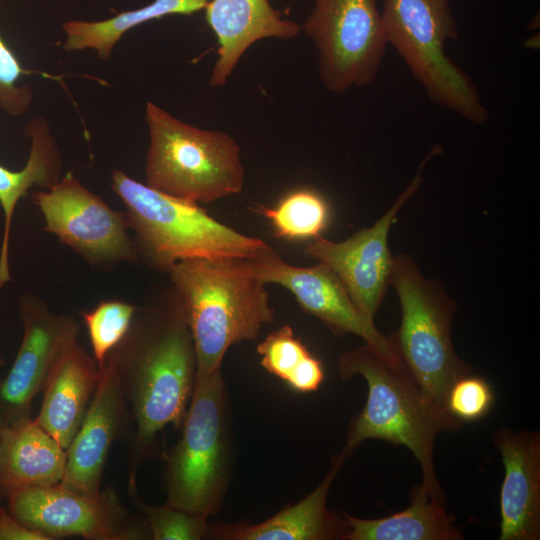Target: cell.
<instances>
[{"instance_id": "1", "label": "cell", "mask_w": 540, "mask_h": 540, "mask_svg": "<svg viewBox=\"0 0 540 540\" xmlns=\"http://www.w3.org/2000/svg\"><path fill=\"white\" fill-rule=\"evenodd\" d=\"M108 356L118 368L133 423L128 455V483H133L139 467L156 455L163 429L182 425L194 389V342L173 287L136 309L129 331Z\"/></svg>"}, {"instance_id": "2", "label": "cell", "mask_w": 540, "mask_h": 540, "mask_svg": "<svg viewBox=\"0 0 540 540\" xmlns=\"http://www.w3.org/2000/svg\"><path fill=\"white\" fill-rule=\"evenodd\" d=\"M342 379L362 376L368 386L364 408L351 419L344 459L369 439L403 445L422 469V487L433 498L445 500L434 469V445L442 432L456 431L463 423L435 404L398 358H389L370 345L342 353L338 359Z\"/></svg>"}, {"instance_id": "3", "label": "cell", "mask_w": 540, "mask_h": 540, "mask_svg": "<svg viewBox=\"0 0 540 540\" xmlns=\"http://www.w3.org/2000/svg\"><path fill=\"white\" fill-rule=\"evenodd\" d=\"M168 274L192 334L195 379L222 370L231 346L255 340L274 321L266 285L251 274L245 258L187 259Z\"/></svg>"}, {"instance_id": "4", "label": "cell", "mask_w": 540, "mask_h": 540, "mask_svg": "<svg viewBox=\"0 0 540 540\" xmlns=\"http://www.w3.org/2000/svg\"><path fill=\"white\" fill-rule=\"evenodd\" d=\"M111 187L126 207L139 257L168 273L193 258H248L268 244L211 217L198 203L149 187L122 170L111 174Z\"/></svg>"}, {"instance_id": "5", "label": "cell", "mask_w": 540, "mask_h": 540, "mask_svg": "<svg viewBox=\"0 0 540 540\" xmlns=\"http://www.w3.org/2000/svg\"><path fill=\"white\" fill-rule=\"evenodd\" d=\"M146 121L149 187L198 204L241 192L245 171L230 135L189 125L152 102L146 104Z\"/></svg>"}, {"instance_id": "6", "label": "cell", "mask_w": 540, "mask_h": 540, "mask_svg": "<svg viewBox=\"0 0 540 540\" xmlns=\"http://www.w3.org/2000/svg\"><path fill=\"white\" fill-rule=\"evenodd\" d=\"M227 390L222 370L195 379L178 442L164 456L165 504L216 515L230 476Z\"/></svg>"}, {"instance_id": "7", "label": "cell", "mask_w": 540, "mask_h": 540, "mask_svg": "<svg viewBox=\"0 0 540 540\" xmlns=\"http://www.w3.org/2000/svg\"><path fill=\"white\" fill-rule=\"evenodd\" d=\"M390 284L397 292L402 313L400 327L388 337L393 351L427 396L447 411L451 386L472 373L451 341L456 305L438 281L423 277L407 254L394 256Z\"/></svg>"}, {"instance_id": "8", "label": "cell", "mask_w": 540, "mask_h": 540, "mask_svg": "<svg viewBox=\"0 0 540 540\" xmlns=\"http://www.w3.org/2000/svg\"><path fill=\"white\" fill-rule=\"evenodd\" d=\"M387 43L404 60L429 99L474 124L489 113L469 76L446 55L447 41L458 37L449 0H382Z\"/></svg>"}, {"instance_id": "9", "label": "cell", "mask_w": 540, "mask_h": 540, "mask_svg": "<svg viewBox=\"0 0 540 540\" xmlns=\"http://www.w3.org/2000/svg\"><path fill=\"white\" fill-rule=\"evenodd\" d=\"M302 28L317 48L328 90L342 93L375 80L388 44L376 0H315Z\"/></svg>"}, {"instance_id": "10", "label": "cell", "mask_w": 540, "mask_h": 540, "mask_svg": "<svg viewBox=\"0 0 540 540\" xmlns=\"http://www.w3.org/2000/svg\"><path fill=\"white\" fill-rule=\"evenodd\" d=\"M7 498L8 511L16 520L52 540L65 536L87 540L151 539L145 519H136L112 487L87 494L59 482L26 487Z\"/></svg>"}, {"instance_id": "11", "label": "cell", "mask_w": 540, "mask_h": 540, "mask_svg": "<svg viewBox=\"0 0 540 540\" xmlns=\"http://www.w3.org/2000/svg\"><path fill=\"white\" fill-rule=\"evenodd\" d=\"M33 200L45 219V230L88 263L99 266L139 259L125 213L113 210L71 173L37 192Z\"/></svg>"}, {"instance_id": "12", "label": "cell", "mask_w": 540, "mask_h": 540, "mask_svg": "<svg viewBox=\"0 0 540 540\" xmlns=\"http://www.w3.org/2000/svg\"><path fill=\"white\" fill-rule=\"evenodd\" d=\"M441 150L434 147L420 163L417 174L389 210L371 227L362 229L341 242L321 236L304 249L306 255L329 266L345 286L360 313L374 323L375 314L390 285L394 256L388 247L390 227L397 213L418 190L427 161Z\"/></svg>"}, {"instance_id": "13", "label": "cell", "mask_w": 540, "mask_h": 540, "mask_svg": "<svg viewBox=\"0 0 540 540\" xmlns=\"http://www.w3.org/2000/svg\"><path fill=\"white\" fill-rule=\"evenodd\" d=\"M245 259L254 277L265 285L278 284L290 291L305 312L317 317L333 333L354 334L382 355L397 358L389 338L360 313L341 280L326 264L293 266L269 245Z\"/></svg>"}, {"instance_id": "14", "label": "cell", "mask_w": 540, "mask_h": 540, "mask_svg": "<svg viewBox=\"0 0 540 540\" xmlns=\"http://www.w3.org/2000/svg\"><path fill=\"white\" fill-rule=\"evenodd\" d=\"M20 315L21 345L9 372L0 381V411L5 423L29 415L31 403L43 390L55 363L79 335L74 318L52 313L36 296L22 297Z\"/></svg>"}, {"instance_id": "15", "label": "cell", "mask_w": 540, "mask_h": 540, "mask_svg": "<svg viewBox=\"0 0 540 540\" xmlns=\"http://www.w3.org/2000/svg\"><path fill=\"white\" fill-rule=\"evenodd\" d=\"M129 423L122 380L115 362L107 356L82 424L66 450L61 483L82 493H98L112 444Z\"/></svg>"}, {"instance_id": "16", "label": "cell", "mask_w": 540, "mask_h": 540, "mask_svg": "<svg viewBox=\"0 0 540 540\" xmlns=\"http://www.w3.org/2000/svg\"><path fill=\"white\" fill-rule=\"evenodd\" d=\"M505 468L500 489V540L540 538V433L497 430L493 437Z\"/></svg>"}, {"instance_id": "17", "label": "cell", "mask_w": 540, "mask_h": 540, "mask_svg": "<svg viewBox=\"0 0 540 540\" xmlns=\"http://www.w3.org/2000/svg\"><path fill=\"white\" fill-rule=\"evenodd\" d=\"M345 459L337 454L321 483L306 497L256 524L245 521L209 524L207 539L218 540H343L346 519L328 509L327 499Z\"/></svg>"}, {"instance_id": "18", "label": "cell", "mask_w": 540, "mask_h": 540, "mask_svg": "<svg viewBox=\"0 0 540 540\" xmlns=\"http://www.w3.org/2000/svg\"><path fill=\"white\" fill-rule=\"evenodd\" d=\"M206 22L218 41V59L210 76L212 87L223 86L245 51L264 38L290 39L300 26L282 18L268 0H210Z\"/></svg>"}, {"instance_id": "19", "label": "cell", "mask_w": 540, "mask_h": 540, "mask_svg": "<svg viewBox=\"0 0 540 540\" xmlns=\"http://www.w3.org/2000/svg\"><path fill=\"white\" fill-rule=\"evenodd\" d=\"M100 378V368L78 340L55 363L43 388L35 422L67 450L87 412Z\"/></svg>"}, {"instance_id": "20", "label": "cell", "mask_w": 540, "mask_h": 540, "mask_svg": "<svg viewBox=\"0 0 540 540\" xmlns=\"http://www.w3.org/2000/svg\"><path fill=\"white\" fill-rule=\"evenodd\" d=\"M67 452L30 415L6 422L2 430L0 494L62 481Z\"/></svg>"}, {"instance_id": "21", "label": "cell", "mask_w": 540, "mask_h": 540, "mask_svg": "<svg viewBox=\"0 0 540 540\" xmlns=\"http://www.w3.org/2000/svg\"><path fill=\"white\" fill-rule=\"evenodd\" d=\"M349 526L343 540H461L463 534L445 507L421 484L410 492L405 510L384 518L362 519L343 513Z\"/></svg>"}, {"instance_id": "22", "label": "cell", "mask_w": 540, "mask_h": 540, "mask_svg": "<svg viewBox=\"0 0 540 540\" xmlns=\"http://www.w3.org/2000/svg\"><path fill=\"white\" fill-rule=\"evenodd\" d=\"M31 150L24 168L12 171L0 165V204L4 213V229L0 248V288L11 281L9 241L14 211L18 201L33 186L48 189L61 179L62 164L56 142L41 118L26 128Z\"/></svg>"}, {"instance_id": "23", "label": "cell", "mask_w": 540, "mask_h": 540, "mask_svg": "<svg viewBox=\"0 0 540 540\" xmlns=\"http://www.w3.org/2000/svg\"><path fill=\"white\" fill-rule=\"evenodd\" d=\"M210 0H154L112 18L100 21L71 20L63 23L66 51L94 50L103 60L109 59L114 47L130 29L168 15H190L205 8Z\"/></svg>"}, {"instance_id": "24", "label": "cell", "mask_w": 540, "mask_h": 540, "mask_svg": "<svg viewBox=\"0 0 540 540\" xmlns=\"http://www.w3.org/2000/svg\"><path fill=\"white\" fill-rule=\"evenodd\" d=\"M276 236L287 240L315 239L328 221V206L316 192L300 189L287 194L273 208L259 206Z\"/></svg>"}, {"instance_id": "25", "label": "cell", "mask_w": 540, "mask_h": 540, "mask_svg": "<svg viewBox=\"0 0 540 540\" xmlns=\"http://www.w3.org/2000/svg\"><path fill=\"white\" fill-rule=\"evenodd\" d=\"M137 307L120 300L101 301L90 311L82 312L93 357L101 369L108 354L126 336Z\"/></svg>"}, {"instance_id": "26", "label": "cell", "mask_w": 540, "mask_h": 540, "mask_svg": "<svg viewBox=\"0 0 540 540\" xmlns=\"http://www.w3.org/2000/svg\"><path fill=\"white\" fill-rule=\"evenodd\" d=\"M128 492L149 527L151 539H207L208 516L189 513L167 504L162 506L150 505L139 496L137 484L128 485Z\"/></svg>"}, {"instance_id": "27", "label": "cell", "mask_w": 540, "mask_h": 540, "mask_svg": "<svg viewBox=\"0 0 540 540\" xmlns=\"http://www.w3.org/2000/svg\"><path fill=\"white\" fill-rule=\"evenodd\" d=\"M257 353L261 357L262 367L284 382L311 354L289 325L268 334L257 346Z\"/></svg>"}, {"instance_id": "28", "label": "cell", "mask_w": 540, "mask_h": 540, "mask_svg": "<svg viewBox=\"0 0 540 540\" xmlns=\"http://www.w3.org/2000/svg\"><path fill=\"white\" fill-rule=\"evenodd\" d=\"M494 393L490 384L472 373L459 378L446 397V410L458 421L476 422L490 411Z\"/></svg>"}, {"instance_id": "29", "label": "cell", "mask_w": 540, "mask_h": 540, "mask_svg": "<svg viewBox=\"0 0 540 540\" xmlns=\"http://www.w3.org/2000/svg\"><path fill=\"white\" fill-rule=\"evenodd\" d=\"M24 74H29L0 36V106L16 116L25 112L32 99L27 86H18Z\"/></svg>"}, {"instance_id": "30", "label": "cell", "mask_w": 540, "mask_h": 540, "mask_svg": "<svg viewBox=\"0 0 540 540\" xmlns=\"http://www.w3.org/2000/svg\"><path fill=\"white\" fill-rule=\"evenodd\" d=\"M324 371L321 361L310 354L286 381L287 385L299 393L316 391L322 384Z\"/></svg>"}, {"instance_id": "31", "label": "cell", "mask_w": 540, "mask_h": 540, "mask_svg": "<svg viewBox=\"0 0 540 540\" xmlns=\"http://www.w3.org/2000/svg\"><path fill=\"white\" fill-rule=\"evenodd\" d=\"M0 540H52L50 537L32 530L18 520L9 511L0 506Z\"/></svg>"}, {"instance_id": "32", "label": "cell", "mask_w": 540, "mask_h": 540, "mask_svg": "<svg viewBox=\"0 0 540 540\" xmlns=\"http://www.w3.org/2000/svg\"><path fill=\"white\" fill-rule=\"evenodd\" d=\"M4 425H5V419L0 411V458H1V445H2V430L4 428Z\"/></svg>"}, {"instance_id": "33", "label": "cell", "mask_w": 540, "mask_h": 540, "mask_svg": "<svg viewBox=\"0 0 540 540\" xmlns=\"http://www.w3.org/2000/svg\"><path fill=\"white\" fill-rule=\"evenodd\" d=\"M3 363H4V360H3V357H2L1 352H0V366H2Z\"/></svg>"}]
</instances>
